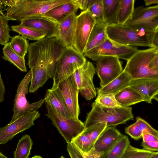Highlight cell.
<instances>
[{"instance_id": "cell-1", "label": "cell", "mask_w": 158, "mask_h": 158, "mask_svg": "<svg viewBox=\"0 0 158 158\" xmlns=\"http://www.w3.org/2000/svg\"><path fill=\"white\" fill-rule=\"evenodd\" d=\"M51 38L46 37L29 44L27 64L32 73L29 89L30 93H34L43 86L48 78L47 69L50 58Z\"/></svg>"}, {"instance_id": "cell-2", "label": "cell", "mask_w": 158, "mask_h": 158, "mask_svg": "<svg viewBox=\"0 0 158 158\" xmlns=\"http://www.w3.org/2000/svg\"><path fill=\"white\" fill-rule=\"evenodd\" d=\"M69 0H0V7L8 6L5 15L9 20H22L30 17L44 16L54 7Z\"/></svg>"}, {"instance_id": "cell-3", "label": "cell", "mask_w": 158, "mask_h": 158, "mask_svg": "<svg viewBox=\"0 0 158 158\" xmlns=\"http://www.w3.org/2000/svg\"><path fill=\"white\" fill-rule=\"evenodd\" d=\"M91 106L92 109L87 114L84 123L85 128L102 123H106L107 127L116 126L134 120L131 107H108L95 102Z\"/></svg>"}, {"instance_id": "cell-4", "label": "cell", "mask_w": 158, "mask_h": 158, "mask_svg": "<svg viewBox=\"0 0 158 158\" xmlns=\"http://www.w3.org/2000/svg\"><path fill=\"white\" fill-rule=\"evenodd\" d=\"M155 31L135 30L118 24L106 28L107 36L109 39L118 44L129 46L149 47Z\"/></svg>"}, {"instance_id": "cell-5", "label": "cell", "mask_w": 158, "mask_h": 158, "mask_svg": "<svg viewBox=\"0 0 158 158\" xmlns=\"http://www.w3.org/2000/svg\"><path fill=\"white\" fill-rule=\"evenodd\" d=\"M158 55V48H150L139 50L128 60L123 70L132 79H158V70L151 68L150 63Z\"/></svg>"}, {"instance_id": "cell-6", "label": "cell", "mask_w": 158, "mask_h": 158, "mask_svg": "<svg viewBox=\"0 0 158 158\" xmlns=\"http://www.w3.org/2000/svg\"><path fill=\"white\" fill-rule=\"evenodd\" d=\"M45 103L48 112L46 115L51 120L67 143H70L85 129L84 123L79 119L66 118L50 103Z\"/></svg>"}, {"instance_id": "cell-7", "label": "cell", "mask_w": 158, "mask_h": 158, "mask_svg": "<svg viewBox=\"0 0 158 158\" xmlns=\"http://www.w3.org/2000/svg\"><path fill=\"white\" fill-rule=\"evenodd\" d=\"M86 60L83 55L73 48H66L57 61L52 88H58L61 82L72 75Z\"/></svg>"}, {"instance_id": "cell-8", "label": "cell", "mask_w": 158, "mask_h": 158, "mask_svg": "<svg viewBox=\"0 0 158 158\" xmlns=\"http://www.w3.org/2000/svg\"><path fill=\"white\" fill-rule=\"evenodd\" d=\"M31 77L32 73L30 70L18 85L14 100L13 114L9 123H13L29 113L37 110L45 101V98H44L38 102L30 103L27 99L26 95L28 93V86Z\"/></svg>"}, {"instance_id": "cell-9", "label": "cell", "mask_w": 158, "mask_h": 158, "mask_svg": "<svg viewBox=\"0 0 158 158\" xmlns=\"http://www.w3.org/2000/svg\"><path fill=\"white\" fill-rule=\"evenodd\" d=\"M124 25L148 32L158 30V6L137 7Z\"/></svg>"}, {"instance_id": "cell-10", "label": "cell", "mask_w": 158, "mask_h": 158, "mask_svg": "<svg viewBox=\"0 0 158 158\" xmlns=\"http://www.w3.org/2000/svg\"><path fill=\"white\" fill-rule=\"evenodd\" d=\"M136 47L122 45L107 37L96 47L84 53L83 55L92 60L99 56H112L127 61L139 51Z\"/></svg>"}, {"instance_id": "cell-11", "label": "cell", "mask_w": 158, "mask_h": 158, "mask_svg": "<svg viewBox=\"0 0 158 158\" xmlns=\"http://www.w3.org/2000/svg\"><path fill=\"white\" fill-rule=\"evenodd\" d=\"M96 23L87 10L82 11L76 18L73 48L83 55L91 31Z\"/></svg>"}, {"instance_id": "cell-12", "label": "cell", "mask_w": 158, "mask_h": 158, "mask_svg": "<svg viewBox=\"0 0 158 158\" xmlns=\"http://www.w3.org/2000/svg\"><path fill=\"white\" fill-rule=\"evenodd\" d=\"M94 61L96 62L95 71L100 79L101 87L109 84L123 71L122 62L116 57L99 56Z\"/></svg>"}, {"instance_id": "cell-13", "label": "cell", "mask_w": 158, "mask_h": 158, "mask_svg": "<svg viewBox=\"0 0 158 158\" xmlns=\"http://www.w3.org/2000/svg\"><path fill=\"white\" fill-rule=\"evenodd\" d=\"M95 73V69L93 64L86 60L73 73L79 92L88 101L96 97V91L93 81Z\"/></svg>"}, {"instance_id": "cell-14", "label": "cell", "mask_w": 158, "mask_h": 158, "mask_svg": "<svg viewBox=\"0 0 158 158\" xmlns=\"http://www.w3.org/2000/svg\"><path fill=\"white\" fill-rule=\"evenodd\" d=\"M40 114L38 111H32L8 123L0 129V145L12 140L16 134L30 128L34 125V121Z\"/></svg>"}, {"instance_id": "cell-15", "label": "cell", "mask_w": 158, "mask_h": 158, "mask_svg": "<svg viewBox=\"0 0 158 158\" xmlns=\"http://www.w3.org/2000/svg\"><path fill=\"white\" fill-rule=\"evenodd\" d=\"M58 88L72 117L78 119L80 113L78 100L79 91L73 74L61 82Z\"/></svg>"}, {"instance_id": "cell-16", "label": "cell", "mask_w": 158, "mask_h": 158, "mask_svg": "<svg viewBox=\"0 0 158 158\" xmlns=\"http://www.w3.org/2000/svg\"><path fill=\"white\" fill-rule=\"evenodd\" d=\"M129 86L140 94L144 101L152 103V99L157 101L158 94V79L141 78L132 79Z\"/></svg>"}, {"instance_id": "cell-17", "label": "cell", "mask_w": 158, "mask_h": 158, "mask_svg": "<svg viewBox=\"0 0 158 158\" xmlns=\"http://www.w3.org/2000/svg\"><path fill=\"white\" fill-rule=\"evenodd\" d=\"M20 25L43 31L46 37H56L58 23L44 16H36L20 21Z\"/></svg>"}, {"instance_id": "cell-18", "label": "cell", "mask_w": 158, "mask_h": 158, "mask_svg": "<svg viewBox=\"0 0 158 158\" xmlns=\"http://www.w3.org/2000/svg\"><path fill=\"white\" fill-rule=\"evenodd\" d=\"M76 16L73 13L58 23L56 37L67 48H73Z\"/></svg>"}, {"instance_id": "cell-19", "label": "cell", "mask_w": 158, "mask_h": 158, "mask_svg": "<svg viewBox=\"0 0 158 158\" xmlns=\"http://www.w3.org/2000/svg\"><path fill=\"white\" fill-rule=\"evenodd\" d=\"M122 135L116 126L108 127L98 137L94 143V147L102 157Z\"/></svg>"}, {"instance_id": "cell-20", "label": "cell", "mask_w": 158, "mask_h": 158, "mask_svg": "<svg viewBox=\"0 0 158 158\" xmlns=\"http://www.w3.org/2000/svg\"><path fill=\"white\" fill-rule=\"evenodd\" d=\"M78 7L73 0L56 6L48 10L44 16L58 23L70 15L76 12Z\"/></svg>"}, {"instance_id": "cell-21", "label": "cell", "mask_w": 158, "mask_h": 158, "mask_svg": "<svg viewBox=\"0 0 158 158\" xmlns=\"http://www.w3.org/2000/svg\"><path fill=\"white\" fill-rule=\"evenodd\" d=\"M132 77L123 70L116 78L104 86L97 88V94H115L129 86Z\"/></svg>"}, {"instance_id": "cell-22", "label": "cell", "mask_w": 158, "mask_h": 158, "mask_svg": "<svg viewBox=\"0 0 158 158\" xmlns=\"http://www.w3.org/2000/svg\"><path fill=\"white\" fill-rule=\"evenodd\" d=\"M44 98L45 102L50 103L65 117L67 118L73 117L58 87L48 89Z\"/></svg>"}, {"instance_id": "cell-23", "label": "cell", "mask_w": 158, "mask_h": 158, "mask_svg": "<svg viewBox=\"0 0 158 158\" xmlns=\"http://www.w3.org/2000/svg\"><path fill=\"white\" fill-rule=\"evenodd\" d=\"M49 47L50 55L47 73L48 78H53L57 61L66 48L56 37H51Z\"/></svg>"}, {"instance_id": "cell-24", "label": "cell", "mask_w": 158, "mask_h": 158, "mask_svg": "<svg viewBox=\"0 0 158 158\" xmlns=\"http://www.w3.org/2000/svg\"><path fill=\"white\" fill-rule=\"evenodd\" d=\"M115 98L119 104L124 107L144 101L143 98L140 94L129 86L115 94Z\"/></svg>"}, {"instance_id": "cell-25", "label": "cell", "mask_w": 158, "mask_h": 158, "mask_svg": "<svg viewBox=\"0 0 158 158\" xmlns=\"http://www.w3.org/2000/svg\"><path fill=\"white\" fill-rule=\"evenodd\" d=\"M121 0H102L103 16L106 26L117 24Z\"/></svg>"}, {"instance_id": "cell-26", "label": "cell", "mask_w": 158, "mask_h": 158, "mask_svg": "<svg viewBox=\"0 0 158 158\" xmlns=\"http://www.w3.org/2000/svg\"><path fill=\"white\" fill-rule=\"evenodd\" d=\"M105 23H95L89 35L84 53L96 47L107 37Z\"/></svg>"}, {"instance_id": "cell-27", "label": "cell", "mask_w": 158, "mask_h": 158, "mask_svg": "<svg viewBox=\"0 0 158 158\" xmlns=\"http://www.w3.org/2000/svg\"><path fill=\"white\" fill-rule=\"evenodd\" d=\"M3 52L2 59L9 61L21 71L27 72L25 57L19 55L11 48L9 42L4 46Z\"/></svg>"}, {"instance_id": "cell-28", "label": "cell", "mask_w": 158, "mask_h": 158, "mask_svg": "<svg viewBox=\"0 0 158 158\" xmlns=\"http://www.w3.org/2000/svg\"><path fill=\"white\" fill-rule=\"evenodd\" d=\"M130 142L128 137L123 135L112 147L102 157V158H121Z\"/></svg>"}, {"instance_id": "cell-29", "label": "cell", "mask_w": 158, "mask_h": 158, "mask_svg": "<svg viewBox=\"0 0 158 158\" xmlns=\"http://www.w3.org/2000/svg\"><path fill=\"white\" fill-rule=\"evenodd\" d=\"M135 0H121L117 15V24L124 25L134 10Z\"/></svg>"}, {"instance_id": "cell-30", "label": "cell", "mask_w": 158, "mask_h": 158, "mask_svg": "<svg viewBox=\"0 0 158 158\" xmlns=\"http://www.w3.org/2000/svg\"><path fill=\"white\" fill-rule=\"evenodd\" d=\"M11 28L13 31L31 40L37 41L47 36V34L43 31L19 25L12 26Z\"/></svg>"}, {"instance_id": "cell-31", "label": "cell", "mask_w": 158, "mask_h": 158, "mask_svg": "<svg viewBox=\"0 0 158 158\" xmlns=\"http://www.w3.org/2000/svg\"><path fill=\"white\" fill-rule=\"evenodd\" d=\"M32 145L33 142L29 135L26 134L23 136L19 141L14 152V158H28Z\"/></svg>"}, {"instance_id": "cell-32", "label": "cell", "mask_w": 158, "mask_h": 158, "mask_svg": "<svg viewBox=\"0 0 158 158\" xmlns=\"http://www.w3.org/2000/svg\"><path fill=\"white\" fill-rule=\"evenodd\" d=\"M9 43L11 48L19 55L25 57L29 45L27 39L19 35H16L11 38Z\"/></svg>"}, {"instance_id": "cell-33", "label": "cell", "mask_w": 158, "mask_h": 158, "mask_svg": "<svg viewBox=\"0 0 158 158\" xmlns=\"http://www.w3.org/2000/svg\"><path fill=\"white\" fill-rule=\"evenodd\" d=\"M158 153L143 149H139L129 145L121 158H149Z\"/></svg>"}, {"instance_id": "cell-34", "label": "cell", "mask_w": 158, "mask_h": 158, "mask_svg": "<svg viewBox=\"0 0 158 158\" xmlns=\"http://www.w3.org/2000/svg\"><path fill=\"white\" fill-rule=\"evenodd\" d=\"M9 20L2 11L0 12V44L2 45L6 44L11 38L10 34V29L8 24Z\"/></svg>"}, {"instance_id": "cell-35", "label": "cell", "mask_w": 158, "mask_h": 158, "mask_svg": "<svg viewBox=\"0 0 158 158\" xmlns=\"http://www.w3.org/2000/svg\"><path fill=\"white\" fill-rule=\"evenodd\" d=\"M83 153H87L94 146V143L83 133H81L70 142Z\"/></svg>"}, {"instance_id": "cell-36", "label": "cell", "mask_w": 158, "mask_h": 158, "mask_svg": "<svg viewBox=\"0 0 158 158\" xmlns=\"http://www.w3.org/2000/svg\"><path fill=\"white\" fill-rule=\"evenodd\" d=\"M107 127L106 123H100L85 128L82 133L94 143L99 136Z\"/></svg>"}, {"instance_id": "cell-37", "label": "cell", "mask_w": 158, "mask_h": 158, "mask_svg": "<svg viewBox=\"0 0 158 158\" xmlns=\"http://www.w3.org/2000/svg\"><path fill=\"white\" fill-rule=\"evenodd\" d=\"M95 102L103 106L108 107L120 108L122 107L117 102L115 94H100L98 96Z\"/></svg>"}, {"instance_id": "cell-38", "label": "cell", "mask_w": 158, "mask_h": 158, "mask_svg": "<svg viewBox=\"0 0 158 158\" xmlns=\"http://www.w3.org/2000/svg\"><path fill=\"white\" fill-rule=\"evenodd\" d=\"M102 1V0H98L86 10L95 20L96 23H105L104 19Z\"/></svg>"}, {"instance_id": "cell-39", "label": "cell", "mask_w": 158, "mask_h": 158, "mask_svg": "<svg viewBox=\"0 0 158 158\" xmlns=\"http://www.w3.org/2000/svg\"><path fill=\"white\" fill-rule=\"evenodd\" d=\"M136 119L142 134H149L158 138V131L153 128L147 121L139 117H137Z\"/></svg>"}, {"instance_id": "cell-40", "label": "cell", "mask_w": 158, "mask_h": 158, "mask_svg": "<svg viewBox=\"0 0 158 158\" xmlns=\"http://www.w3.org/2000/svg\"><path fill=\"white\" fill-rule=\"evenodd\" d=\"M125 131L126 133L135 140H139L142 138V132L136 121L135 123L125 128Z\"/></svg>"}, {"instance_id": "cell-41", "label": "cell", "mask_w": 158, "mask_h": 158, "mask_svg": "<svg viewBox=\"0 0 158 158\" xmlns=\"http://www.w3.org/2000/svg\"><path fill=\"white\" fill-rule=\"evenodd\" d=\"M67 149L71 158H85L83 152L71 142L67 143Z\"/></svg>"}, {"instance_id": "cell-42", "label": "cell", "mask_w": 158, "mask_h": 158, "mask_svg": "<svg viewBox=\"0 0 158 158\" xmlns=\"http://www.w3.org/2000/svg\"><path fill=\"white\" fill-rule=\"evenodd\" d=\"M143 149L152 152H157L158 151V141L150 142L143 141L141 143Z\"/></svg>"}, {"instance_id": "cell-43", "label": "cell", "mask_w": 158, "mask_h": 158, "mask_svg": "<svg viewBox=\"0 0 158 158\" xmlns=\"http://www.w3.org/2000/svg\"><path fill=\"white\" fill-rule=\"evenodd\" d=\"M78 9L82 11L86 10L89 6V0H73Z\"/></svg>"}, {"instance_id": "cell-44", "label": "cell", "mask_w": 158, "mask_h": 158, "mask_svg": "<svg viewBox=\"0 0 158 158\" xmlns=\"http://www.w3.org/2000/svg\"><path fill=\"white\" fill-rule=\"evenodd\" d=\"M85 158H102L100 154L93 147L87 153H83Z\"/></svg>"}, {"instance_id": "cell-45", "label": "cell", "mask_w": 158, "mask_h": 158, "mask_svg": "<svg viewBox=\"0 0 158 158\" xmlns=\"http://www.w3.org/2000/svg\"><path fill=\"white\" fill-rule=\"evenodd\" d=\"M5 92V86L2 79L0 72V103L3 102L4 100Z\"/></svg>"}, {"instance_id": "cell-46", "label": "cell", "mask_w": 158, "mask_h": 158, "mask_svg": "<svg viewBox=\"0 0 158 158\" xmlns=\"http://www.w3.org/2000/svg\"><path fill=\"white\" fill-rule=\"evenodd\" d=\"M142 138L143 141L150 142L158 141V138L149 134H144L142 135Z\"/></svg>"}, {"instance_id": "cell-47", "label": "cell", "mask_w": 158, "mask_h": 158, "mask_svg": "<svg viewBox=\"0 0 158 158\" xmlns=\"http://www.w3.org/2000/svg\"><path fill=\"white\" fill-rule=\"evenodd\" d=\"M149 47L158 48V30L155 32L151 44Z\"/></svg>"}, {"instance_id": "cell-48", "label": "cell", "mask_w": 158, "mask_h": 158, "mask_svg": "<svg viewBox=\"0 0 158 158\" xmlns=\"http://www.w3.org/2000/svg\"><path fill=\"white\" fill-rule=\"evenodd\" d=\"M145 6H147L153 4H156L158 3V0H144Z\"/></svg>"}, {"instance_id": "cell-49", "label": "cell", "mask_w": 158, "mask_h": 158, "mask_svg": "<svg viewBox=\"0 0 158 158\" xmlns=\"http://www.w3.org/2000/svg\"><path fill=\"white\" fill-rule=\"evenodd\" d=\"M0 158H8L0 152Z\"/></svg>"}, {"instance_id": "cell-50", "label": "cell", "mask_w": 158, "mask_h": 158, "mask_svg": "<svg viewBox=\"0 0 158 158\" xmlns=\"http://www.w3.org/2000/svg\"><path fill=\"white\" fill-rule=\"evenodd\" d=\"M149 158H158V153L152 156Z\"/></svg>"}, {"instance_id": "cell-51", "label": "cell", "mask_w": 158, "mask_h": 158, "mask_svg": "<svg viewBox=\"0 0 158 158\" xmlns=\"http://www.w3.org/2000/svg\"><path fill=\"white\" fill-rule=\"evenodd\" d=\"M31 158H43L40 156L35 155Z\"/></svg>"}, {"instance_id": "cell-52", "label": "cell", "mask_w": 158, "mask_h": 158, "mask_svg": "<svg viewBox=\"0 0 158 158\" xmlns=\"http://www.w3.org/2000/svg\"><path fill=\"white\" fill-rule=\"evenodd\" d=\"M60 158H64L63 156H61Z\"/></svg>"}, {"instance_id": "cell-53", "label": "cell", "mask_w": 158, "mask_h": 158, "mask_svg": "<svg viewBox=\"0 0 158 158\" xmlns=\"http://www.w3.org/2000/svg\"><path fill=\"white\" fill-rule=\"evenodd\" d=\"M1 11H0V12H1Z\"/></svg>"}, {"instance_id": "cell-54", "label": "cell", "mask_w": 158, "mask_h": 158, "mask_svg": "<svg viewBox=\"0 0 158 158\" xmlns=\"http://www.w3.org/2000/svg\"><path fill=\"white\" fill-rule=\"evenodd\" d=\"M1 11V10H0V11Z\"/></svg>"}]
</instances>
